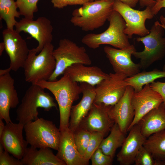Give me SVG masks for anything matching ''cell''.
<instances>
[{
	"label": "cell",
	"instance_id": "24",
	"mask_svg": "<svg viewBox=\"0 0 165 165\" xmlns=\"http://www.w3.org/2000/svg\"><path fill=\"white\" fill-rule=\"evenodd\" d=\"M49 148H28L21 160L23 165H66Z\"/></svg>",
	"mask_w": 165,
	"mask_h": 165
},
{
	"label": "cell",
	"instance_id": "45",
	"mask_svg": "<svg viewBox=\"0 0 165 165\" xmlns=\"http://www.w3.org/2000/svg\"><path fill=\"white\" fill-rule=\"evenodd\" d=\"M154 0V1H158V0Z\"/></svg>",
	"mask_w": 165,
	"mask_h": 165
},
{
	"label": "cell",
	"instance_id": "16",
	"mask_svg": "<svg viewBox=\"0 0 165 165\" xmlns=\"http://www.w3.org/2000/svg\"><path fill=\"white\" fill-rule=\"evenodd\" d=\"M134 92L133 88L128 86L121 99L115 105L109 106L108 108L110 118L126 134L134 116V111L131 104Z\"/></svg>",
	"mask_w": 165,
	"mask_h": 165
},
{
	"label": "cell",
	"instance_id": "4",
	"mask_svg": "<svg viewBox=\"0 0 165 165\" xmlns=\"http://www.w3.org/2000/svg\"><path fill=\"white\" fill-rule=\"evenodd\" d=\"M44 89L36 84H31L27 89L16 111L18 122L24 125L38 119V108L47 111L57 108L53 98Z\"/></svg>",
	"mask_w": 165,
	"mask_h": 165
},
{
	"label": "cell",
	"instance_id": "33",
	"mask_svg": "<svg viewBox=\"0 0 165 165\" xmlns=\"http://www.w3.org/2000/svg\"><path fill=\"white\" fill-rule=\"evenodd\" d=\"M92 165H111L113 159L105 154L98 148L92 156L90 159Z\"/></svg>",
	"mask_w": 165,
	"mask_h": 165
},
{
	"label": "cell",
	"instance_id": "42",
	"mask_svg": "<svg viewBox=\"0 0 165 165\" xmlns=\"http://www.w3.org/2000/svg\"><path fill=\"white\" fill-rule=\"evenodd\" d=\"M5 50V46L4 42H2L0 43V56H1L3 52Z\"/></svg>",
	"mask_w": 165,
	"mask_h": 165
},
{
	"label": "cell",
	"instance_id": "25",
	"mask_svg": "<svg viewBox=\"0 0 165 165\" xmlns=\"http://www.w3.org/2000/svg\"><path fill=\"white\" fill-rule=\"evenodd\" d=\"M126 135L117 124L115 123L110 130L109 134L103 139L98 148L105 154L113 159L117 149L122 145Z\"/></svg>",
	"mask_w": 165,
	"mask_h": 165
},
{
	"label": "cell",
	"instance_id": "9",
	"mask_svg": "<svg viewBox=\"0 0 165 165\" xmlns=\"http://www.w3.org/2000/svg\"><path fill=\"white\" fill-rule=\"evenodd\" d=\"M113 9L118 12L124 20L126 24L124 30L129 38L133 35L144 36L150 32V30L145 27L147 20L152 19L154 15L152 14L151 7H146L142 11L136 10L122 2L114 1Z\"/></svg>",
	"mask_w": 165,
	"mask_h": 165
},
{
	"label": "cell",
	"instance_id": "43",
	"mask_svg": "<svg viewBox=\"0 0 165 165\" xmlns=\"http://www.w3.org/2000/svg\"><path fill=\"white\" fill-rule=\"evenodd\" d=\"M161 26L162 27L165 29V26H164L163 25H162L161 24ZM163 70L165 71V65H164L163 67Z\"/></svg>",
	"mask_w": 165,
	"mask_h": 165
},
{
	"label": "cell",
	"instance_id": "11",
	"mask_svg": "<svg viewBox=\"0 0 165 165\" xmlns=\"http://www.w3.org/2000/svg\"><path fill=\"white\" fill-rule=\"evenodd\" d=\"M15 30L20 33L23 31L30 34L38 42L35 49L39 53L46 45L51 43L53 39V27L51 21L44 16L36 20L24 17L17 22Z\"/></svg>",
	"mask_w": 165,
	"mask_h": 165
},
{
	"label": "cell",
	"instance_id": "28",
	"mask_svg": "<svg viewBox=\"0 0 165 165\" xmlns=\"http://www.w3.org/2000/svg\"><path fill=\"white\" fill-rule=\"evenodd\" d=\"M18 7L14 0H0V18L5 21L7 28L13 30L17 21L16 18L21 15L17 10Z\"/></svg>",
	"mask_w": 165,
	"mask_h": 165
},
{
	"label": "cell",
	"instance_id": "34",
	"mask_svg": "<svg viewBox=\"0 0 165 165\" xmlns=\"http://www.w3.org/2000/svg\"><path fill=\"white\" fill-rule=\"evenodd\" d=\"M53 6L61 9L67 6L75 5H83L90 0H50Z\"/></svg>",
	"mask_w": 165,
	"mask_h": 165
},
{
	"label": "cell",
	"instance_id": "6",
	"mask_svg": "<svg viewBox=\"0 0 165 165\" xmlns=\"http://www.w3.org/2000/svg\"><path fill=\"white\" fill-rule=\"evenodd\" d=\"M165 29L161 24L155 22L148 35L137 37L136 41L141 42L144 46L142 51L134 52L133 55L140 59L141 68H147L155 62L162 60L165 56Z\"/></svg>",
	"mask_w": 165,
	"mask_h": 165
},
{
	"label": "cell",
	"instance_id": "23",
	"mask_svg": "<svg viewBox=\"0 0 165 165\" xmlns=\"http://www.w3.org/2000/svg\"><path fill=\"white\" fill-rule=\"evenodd\" d=\"M137 124L141 133L146 138L165 130V108L163 103L143 116Z\"/></svg>",
	"mask_w": 165,
	"mask_h": 165
},
{
	"label": "cell",
	"instance_id": "36",
	"mask_svg": "<svg viewBox=\"0 0 165 165\" xmlns=\"http://www.w3.org/2000/svg\"><path fill=\"white\" fill-rule=\"evenodd\" d=\"M151 88L157 92L161 96L163 104L165 108V82L154 81L150 84Z\"/></svg>",
	"mask_w": 165,
	"mask_h": 165
},
{
	"label": "cell",
	"instance_id": "19",
	"mask_svg": "<svg viewBox=\"0 0 165 165\" xmlns=\"http://www.w3.org/2000/svg\"><path fill=\"white\" fill-rule=\"evenodd\" d=\"M56 156L66 165H87L89 161L79 152L75 145L73 132L68 128L60 131Z\"/></svg>",
	"mask_w": 165,
	"mask_h": 165
},
{
	"label": "cell",
	"instance_id": "27",
	"mask_svg": "<svg viewBox=\"0 0 165 165\" xmlns=\"http://www.w3.org/2000/svg\"><path fill=\"white\" fill-rule=\"evenodd\" d=\"M143 146L150 152L155 159L165 161V130L147 138Z\"/></svg>",
	"mask_w": 165,
	"mask_h": 165
},
{
	"label": "cell",
	"instance_id": "41",
	"mask_svg": "<svg viewBox=\"0 0 165 165\" xmlns=\"http://www.w3.org/2000/svg\"><path fill=\"white\" fill-rule=\"evenodd\" d=\"M11 70H12L9 67L4 69H1L0 70V75L9 73Z\"/></svg>",
	"mask_w": 165,
	"mask_h": 165
},
{
	"label": "cell",
	"instance_id": "26",
	"mask_svg": "<svg viewBox=\"0 0 165 165\" xmlns=\"http://www.w3.org/2000/svg\"><path fill=\"white\" fill-rule=\"evenodd\" d=\"M165 78V71L155 69L149 71H143L133 76L127 77L125 81L127 86L132 87L134 92L141 90L145 85L150 84L156 79Z\"/></svg>",
	"mask_w": 165,
	"mask_h": 165
},
{
	"label": "cell",
	"instance_id": "10",
	"mask_svg": "<svg viewBox=\"0 0 165 165\" xmlns=\"http://www.w3.org/2000/svg\"><path fill=\"white\" fill-rule=\"evenodd\" d=\"M125 75L110 73L108 76L95 87L94 103L112 106L117 103L124 94L127 86Z\"/></svg>",
	"mask_w": 165,
	"mask_h": 165
},
{
	"label": "cell",
	"instance_id": "7",
	"mask_svg": "<svg viewBox=\"0 0 165 165\" xmlns=\"http://www.w3.org/2000/svg\"><path fill=\"white\" fill-rule=\"evenodd\" d=\"M24 130L26 140L31 146L58 150L60 131L52 121L38 118L24 125Z\"/></svg>",
	"mask_w": 165,
	"mask_h": 165
},
{
	"label": "cell",
	"instance_id": "18",
	"mask_svg": "<svg viewBox=\"0 0 165 165\" xmlns=\"http://www.w3.org/2000/svg\"><path fill=\"white\" fill-rule=\"evenodd\" d=\"M14 82L9 73L0 75V119L6 123L12 121L10 109L16 108L19 102Z\"/></svg>",
	"mask_w": 165,
	"mask_h": 165
},
{
	"label": "cell",
	"instance_id": "21",
	"mask_svg": "<svg viewBox=\"0 0 165 165\" xmlns=\"http://www.w3.org/2000/svg\"><path fill=\"white\" fill-rule=\"evenodd\" d=\"M129 131V134L117 155V160L121 165H130L134 163L137 154L147 138L141 133L138 124Z\"/></svg>",
	"mask_w": 165,
	"mask_h": 165
},
{
	"label": "cell",
	"instance_id": "14",
	"mask_svg": "<svg viewBox=\"0 0 165 165\" xmlns=\"http://www.w3.org/2000/svg\"><path fill=\"white\" fill-rule=\"evenodd\" d=\"M24 125L12 121L6 123L0 137V143L4 150L16 158L21 160L24 156L28 144L23 135Z\"/></svg>",
	"mask_w": 165,
	"mask_h": 165
},
{
	"label": "cell",
	"instance_id": "13",
	"mask_svg": "<svg viewBox=\"0 0 165 165\" xmlns=\"http://www.w3.org/2000/svg\"><path fill=\"white\" fill-rule=\"evenodd\" d=\"M104 50L115 72L124 74L128 77L140 72L139 63H135L131 59L133 53L136 51L134 45L123 49L107 46Z\"/></svg>",
	"mask_w": 165,
	"mask_h": 165
},
{
	"label": "cell",
	"instance_id": "35",
	"mask_svg": "<svg viewBox=\"0 0 165 165\" xmlns=\"http://www.w3.org/2000/svg\"><path fill=\"white\" fill-rule=\"evenodd\" d=\"M0 165H23L21 160L10 155L4 151L0 153Z\"/></svg>",
	"mask_w": 165,
	"mask_h": 165
},
{
	"label": "cell",
	"instance_id": "39",
	"mask_svg": "<svg viewBox=\"0 0 165 165\" xmlns=\"http://www.w3.org/2000/svg\"><path fill=\"white\" fill-rule=\"evenodd\" d=\"M105 1H115L117 0L121 1L123 3L133 8L135 7L139 0H104Z\"/></svg>",
	"mask_w": 165,
	"mask_h": 165
},
{
	"label": "cell",
	"instance_id": "20",
	"mask_svg": "<svg viewBox=\"0 0 165 165\" xmlns=\"http://www.w3.org/2000/svg\"><path fill=\"white\" fill-rule=\"evenodd\" d=\"M82 97L77 105L72 106L71 110L68 128L72 132L79 127L86 116L94 102L96 93L95 87L87 83H80Z\"/></svg>",
	"mask_w": 165,
	"mask_h": 165
},
{
	"label": "cell",
	"instance_id": "17",
	"mask_svg": "<svg viewBox=\"0 0 165 165\" xmlns=\"http://www.w3.org/2000/svg\"><path fill=\"white\" fill-rule=\"evenodd\" d=\"M109 106L94 102L79 127L91 133L97 132L106 134L115 123L108 114Z\"/></svg>",
	"mask_w": 165,
	"mask_h": 165
},
{
	"label": "cell",
	"instance_id": "8",
	"mask_svg": "<svg viewBox=\"0 0 165 165\" xmlns=\"http://www.w3.org/2000/svg\"><path fill=\"white\" fill-rule=\"evenodd\" d=\"M53 54L56 62L54 71L49 80L55 81L65 70L72 65L80 63L90 65L91 60L85 48L78 45L71 40L64 38L59 42L58 47L54 50Z\"/></svg>",
	"mask_w": 165,
	"mask_h": 165
},
{
	"label": "cell",
	"instance_id": "38",
	"mask_svg": "<svg viewBox=\"0 0 165 165\" xmlns=\"http://www.w3.org/2000/svg\"><path fill=\"white\" fill-rule=\"evenodd\" d=\"M156 1L154 0H139V2L141 8L149 6L152 7Z\"/></svg>",
	"mask_w": 165,
	"mask_h": 165
},
{
	"label": "cell",
	"instance_id": "44",
	"mask_svg": "<svg viewBox=\"0 0 165 165\" xmlns=\"http://www.w3.org/2000/svg\"><path fill=\"white\" fill-rule=\"evenodd\" d=\"M94 0H90V2H92L94 1Z\"/></svg>",
	"mask_w": 165,
	"mask_h": 165
},
{
	"label": "cell",
	"instance_id": "30",
	"mask_svg": "<svg viewBox=\"0 0 165 165\" xmlns=\"http://www.w3.org/2000/svg\"><path fill=\"white\" fill-rule=\"evenodd\" d=\"M134 163L135 165H165V161L155 159L150 152L143 146L137 154Z\"/></svg>",
	"mask_w": 165,
	"mask_h": 165
},
{
	"label": "cell",
	"instance_id": "12",
	"mask_svg": "<svg viewBox=\"0 0 165 165\" xmlns=\"http://www.w3.org/2000/svg\"><path fill=\"white\" fill-rule=\"evenodd\" d=\"M5 50L10 61L9 67L16 72L23 68L30 50L25 40L15 30L6 28L2 32Z\"/></svg>",
	"mask_w": 165,
	"mask_h": 165
},
{
	"label": "cell",
	"instance_id": "40",
	"mask_svg": "<svg viewBox=\"0 0 165 165\" xmlns=\"http://www.w3.org/2000/svg\"><path fill=\"white\" fill-rule=\"evenodd\" d=\"M5 125L3 121V120L0 119V137H1L4 130Z\"/></svg>",
	"mask_w": 165,
	"mask_h": 165
},
{
	"label": "cell",
	"instance_id": "31",
	"mask_svg": "<svg viewBox=\"0 0 165 165\" xmlns=\"http://www.w3.org/2000/svg\"><path fill=\"white\" fill-rule=\"evenodd\" d=\"M39 0H16L20 14L24 18L33 19L34 13L38 11L37 3Z\"/></svg>",
	"mask_w": 165,
	"mask_h": 165
},
{
	"label": "cell",
	"instance_id": "15",
	"mask_svg": "<svg viewBox=\"0 0 165 165\" xmlns=\"http://www.w3.org/2000/svg\"><path fill=\"white\" fill-rule=\"evenodd\" d=\"M163 102L160 95L152 90L150 84L145 85L140 91L134 92L131 99V104L134 111V116L128 131L141 119Z\"/></svg>",
	"mask_w": 165,
	"mask_h": 165
},
{
	"label": "cell",
	"instance_id": "22",
	"mask_svg": "<svg viewBox=\"0 0 165 165\" xmlns=\"http://www.w3.org/2000/svg\"><path fill=\"white\" fill-rule=\"evenodd\" d=\"M64 74L68 75L73 81L86 83L94 86L98 84L108 75L99 67L88 66L80 63L74 64L68 67Z\"/></svg>",
	"mask_w": 165,
	"mask_h": 165
},
{
	"label": "cell",
	"instance_id": "37",
	"mask_svg": "<svg viewBox=\"0 0 165 165\" xmlns=\"http://www.w3.org/2000/svg\"><path fill=\"white\" fill-rule=\"evenodd\" d=\"M163 8H165V0H158L156 1L154 5L151 8L152 12L155 16L157 14L161 9ZM160 20L161 24L165 26V16H161Z\"/></svg>",
	"mask_w": 165,
	"mask_h": 165
},
{
	"label": "cell",
	"instance_id": "1",
	"mask_svg": "<svg viewBox=\"0 0 165 165\" xmlns=\"http://www.w3.org/2000/svg\"><path fill=\"white\" fill-rule=\"evenodd\" d=\"M35 84L48 90L54 96L59 108L60 131L68 128L73 103L79 99L82 93L80 85L65 74L59 80L42 81Z\"/></svg>",
	"mask_w": 165,
	"mask_h": 165
},
{
	"label": "cell",
	"instance_id": "2",
	"mask_svg": "<svg viewBox=\"0 0 165 165\" xmlns=\"http://www.w3.org/2000/svg\"><path fill=\"white\" fill-rule=\"evenodd\" d=\"M108 20L109 25L106 30L99 34L86 35L81 40L82 43L93 49L98 48L103 44L110 45L120 49L130 46L131 45L129 38L124 32L126 23L120 14L113 10Z\"/></svg>",
	"mask_w": 165,
	"mask_h": 165
},
{
	"label": "cell",
	"instance_id": "5",
	"mask_svg": "<svg viewBox=\"0 0 165 165\" xmlns=\"http://www.w3.org/2000/svg\"><path fill=\"white\" fill-rule=\"evenodd\" d=\"M54 50L51 43L45 46L37 55L35 48L30 50L23 68L26 82L35 84L39 81L49 80L56 66Z\"/></svg>",
	"mask_w": 165,
	"mask_h": 165
},
{
	"label": "cell",
	"instance_id": "32",
	"mask_svg": "<svg viewBox=\"0 0 165 165\" xmlns=\"http://www.w3.org/2000/svg\"><path fill=\"white\" fill-rule=\"evenodd\" d=\"M105 135L101 133L94 132L92 133L91 138L84 157L89 160L95 151L99 148Z\"/></svg>",
	"mask_w": 165,
	"mask_h": 165
},
{
	"label": "cell",
	"instance_id": "29",
	"mask_svg": "<svg viewBox=\"0 0 165 165\" xmlns=\"http://www.w3.org/2000/svg\"><path fill=\"white\" fill-rule=\"evenodd\" d=\"M73 132L74 141L77 149L80 153L84 156L92 133L80 127Z\"/></svg>",
	"mask_w": 165,
	"mask_h": 165
},
{
	"label": "cell",
	"instance_id": "3",
	"mask_svg": "<svg viewBox=\"0 0 165 165\" xmlns=\"http://www.w3.org/2000/svg\"><path fill=\"white\" fill-rule=\"evenodd\" d=\"M114 1L96 0L86 3L73 10L70 20L75 26L85 31L102 26L113 10Z\"/></svg>",
	"mask_w": 165,
	"mask_h": 165
}]
</instances>
